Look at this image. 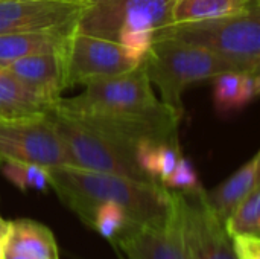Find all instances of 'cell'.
Returning <instances> with one entry per match:
<instances>
[{
	"label": "cell",
	"mask_w": 260,
	"mask_h": 259,
	"mask_svg": "<svg viewBox=\"0 0 260 259\" xmlns=\"http://www.w3.org/2000/svg\"><path fill=\"white\" fill-rule=\"evenodd\" d=\"M53 110L131 148L142 140L178 142L181 118L157 99L140 64L87 82L82 93L61 98Z\"/></svg>",
	"instance_id": "obj_1"
},
{
	"label": "cell",
	"mask_w": 260,
	"mask_h": 259,
	"mask_svg": "<svg viewBox=\"0 0 260 259\" xmlns=\"http://www.w3.org/2000/svg\"><path fill=\"white\" fill-rule=\"evenodd\" d=\"M47 172L50 188L85 224L101 203L122 206L137 226L165 218L171 208V189L157 182H139L70 165L47 168Z\"/></svg>",
	"instance_id": "obj_2"
},
{
	"label": "cell",
	"mask_w": 260,
	"mask_h": 259,
	"mask_svg": "<svg viewBox=\"0 0 260 259\" xmlns=\"http://www.w3.org/2000/svg\"><path fill=\"white\" fill-rule=\"evenodd\" d=\"M140 66L149 82L158 87L161 102L180 118L184 113L183 93L190 84L235 70L215 52L165 34L154 35Z\"/></svg>",
	"instance_id": "obj_3"
},
{
	"label": "cell",
	"mask_w": 260,
	"mask_h": 259,
	"mask_svg": "<svg viewBox=\"0 0 260 259\" xmlns=\"http://www.w3.org/2000/svg\"><path fill=\"white\" fill-rule=\"evenodd\" d=\"M260 5L250 9L209 21L171 24L155 34H165L187 43L200 44L239 72H259L260 69Z\"/></svg>",
	"instance_id": "obj_4"
},
{
	"label": "cell",
	"mask_w": 260,
	"mask_h": 259,
	"mask_svg": "<svg viewBox=\"0 0 260 259\" xmlns=\"http://www.w3.org/2000/svg\"><path fill=\"white\" fill-rule=\"evenodd\" d=\"M49 119L67 148L72 160L70 166L116 174L139 182H154L139 168L134 148L104 136L53 108Z\"/></svg>",
	"instance_id": "obj_5"
},
{
	"label": "cell",
	"mask_w": 260,
	"mask_h": 259,
	"mask_svg": "<svg viewBox=\"0 0 260 259\" xmlns=\"http://www.w3.org/2000/svg\"><path fill=\"white\" fill-rule=\"evenodd\" d=\"M175 0H96L82 9L75 31L116 41L129 29L155 32L169 26Z\"/></svg>",
	"instance_id": "obj_6"
},
{
	"label": "cell",
	"mask_w": 260,
	"mask_h": 259,
	"mask_svg": "<svg viewBox=\"0 0 260 259\" xmlns=\"http://www.w3.org/2000/svg\"><path fill=\"white\" fill-rule=\"evenodd\" d=\"M183 241L189 259H236L232 238L212 211L206 189L172 191Z\"/></svg>",
	"instance_id": "obj_7"
},
{
	"label": "cell",
	"mask_w": 260,
	"mask_h": 259,
	"mask_svg": "<svg viewBox=\"0 0 260 259\" xmlns=\"http://www.w3.org/2000/svg\"><path fill=\"white\" fill-rule=\"evenodd\" d=\"M14 160L44 168L72 165L49 114L40 118L0 119V162Z\"/></svg>",
	"instance_id": "obj_8"
},
{
	"label": "cell",
	"mask_w": 260,
	"mask_h": 259,
	"mask_svg": "<svg viewBox=\"0 0 260 259\" xmlns=\"http://www.w3.org/2000/svg\"><path fill=\"white\" fill-rule=\"evenodd\" d=\"M62 61L66 89L122 75L140 64L119 43L76 31L67 40L62 50Z\"/></svg>",
	"instance_id": "obj_9"
},
{
	"label": "cell",
	"mask_w": 260,
	"mask_h": 259,
	"mask_svg": "<svg viewBox=\"0 0 260 259\" xmlns=\"http://www.w3.org/2000/svg\"><path fill=\"white\" fill-rule=\"evenodd\" d=\"M114 246L129 259H189L172 195L165 218L126 231Z\"/></svg>",
	"instance_id": "obj_10"
},
{
	"label": "cell",
	"mask_w": 260,
	"mask_h": 259,
	"mask_svg": "<svg viewBox=\"0 0 260 259\" xmlns=\"http://www.w3.org/2000/svg\"><path fill=\"white\" fill-rule=\"evenodd\" d=\"M84 8L75 0H0V35L75 24Z\"/></svg>",
	"instance_id": "obj_11"
},
{
	"label": "cell",
	"mask_w": 260,
	"mask_h": 259,
	"mask_svg": "<svg viewBox=\"0 0 260 259\" xmlns=\"http://www.w3.org/2000/svg\"><path fill=\"white\" fill-rule=\"evenodd\" d=\"M3 66L53 107L66 90L62 52L29 55Z\"/></svg>",
	"instance_id": "obj_12"
},
{
	"label": "cell",
	"mask_w": 260,
	"mask_h": 259,
	"mask_svg": "<svg viewBox=\"0 0 260 259\" xmlns=\"http://www.w3.org/2000/svg\"><path fill=\"white\" fill-rule=\"evenodd\" d=\"M75 31V24H66L59 27H50L43 31L15 32L0 35V64L37 55L62 52L69 37Z\"/></svg>",
	"instance_id": "obj_13"
},
{
	"label": "cell",
	"mask_w": 260,
	"mask_h": 259,
	"mask_svg": "<svg viewBox=\"0 0 260 259\" xmlns=\"http://www.w3.org/2000/svg\"><path fill=\"white\" fill-rule=\"evenodd\" d=\"M260 153H256L245 165H242L236 172H233L225 182L212 191H206L207 202L224 224L233 209L256 188L259 186Z\"/></svg>",
	"instance_id": "obj_14"
},
{
	"label": "cell",
	"mask_w": 260,
	"mask_h": 259,
	"mask_svg": "<svg viewBox=\"0 0 260 259\" xmlns=\"http://www.w3.org/2000/svg\"><path fill=\"white\" fill-rule=\"evenodd\" d=\"M52 108V104L0 64V119L40 118L49 114Z\"/></svg>",
	"instance_id": "obj_15"
},
{
	"label": "cell",
	"mask_w": 260,
	"mask_h": 259,
	"mask_svg": "<svg viewBox=\"0 0 260 259\" xmlns=\"http://www.w3.org/2000/svg\"><path fill=\"white\" fill-rule=\"evenodd\" d=\"M3 249L35 259H59V249L53 232L35 220L8 221Z\"/></svg>",
	"instance_id": "obj_16"
},
{
	"label": "cell",
	"mask_w": 260,
	"mask_h": 259,
	"mask_svg": "<svg viewBox=\"0 0 260 259\" xmlns=\"http://www.w3.org/2000/svg\"><path fill=\"white\" fill-rule=\"evenodd\" d=\"M260 92L259 72L227 70L215 76L213 99L219 113H229L245 107Z\"/></svg>",
	"instance_id": "obj_17"
},
{
	"label": "cell",
	"mask_w": 260,
	"mask_h": 259,
	"mask_svg": "<svg viewBox=\"0 0 260 259\" xmlns=\"http://www.w3.org/2000/svg\"><path fill=\"white\" fill-rule=\"evenodd\" d=\"M259 0H175L171 11V24H189L218 20L241 14Z\"/></svg>",
	"instance_id": "obj_18"
},
{
	"label": "cell",
	"mask_w": 260,
	"mask_h": 259,
	"mask_svg": "<svg viewBox=\"0 0 260 259\" xmlns=\"http://www.w3.org/2000/svg\"><path fill=\"white\" fill-rule=\"evenodd\" d=\"M87 226L114 244L122 234L136 227L137 224L122 206L116 203H101L93 209Z\"/></svg>",
	"instance_id": "obj_19"
},
{
	"label": "cell",
	"mask_w": 260,
	"mask_h": 259,
	"mask_svg": "<svg viewBox=\"0 0 260 259\" xmlns=\"http://www.w3.org/2000/svg\"><path fill=\"white\" fill-rule=\"evenodd\" d=\"M224 227L230 238L241 235L260 237V185L233 209Z\"/></svg>",
	"instance_id": "obj_20"
},
{
	"label": "cell",
	"mask_w": 260,
	"mask_h": 259,
	"mask_svg": "<svg viewBox=\"0 0 260 259\" xmlns=\"http://www.w3.org/2000/svg\"><path fill=\"white\" fill-rule=\"evenodd\" d=\"M0 163H2L3 177L23 192L26 191L46 192L50 188L49 172L47 168L44 166L35 163H26V162H14V160H6Z\"/></svg>",
	"instance_id": "obj_21"
},
{
	"label": "cell",
	"mask_w": 260,
	"mask_h": 259,
	"mask_svg": "<svg viewBox=\"0 0 260 259\" xmlns=\"http://www.w3.org/2000/svg\"><path fill=\"white\" fill-rule=\"evenodd\" d=\"M163 186L172 191H193L201 188V183L190 160L181 156L174 172L163 182Z\"/></svg>",
	"instance_id": "obj_22"
},
{
	"label": "cell",
	"mask_w": 260,
	"mask_h": 259,
	"mask_svg": "<svg viewBox=\"0 0 260 259\" xmlns=\"http://www.w3.org/2000/svg\"><path fill=\"white\" fill-rule=\"evenodd\" d=\"M232 247L236 259H260V237H233Z\"/></svg>",
	"instance_id": "obj_23"
},
{
	"label": "cell",
	"mask_w": 260,
	"mask_h": 259,
	"mask_svg": "<svg viewBox=\"0 0 260 259\" xmlns=\"http://www.w3.org/2000/svg\"><path fill=\"white\" fill-rule=\"evenodd\" d=\"M0 259H35V258H32V256H26V255H21V253H17V252L9 250V249H2Z\"/></svg>",
	"instance_id": "obj_24"
},
{
	"label": "cell",
	"mask_w": 260,
	"mask_h": 259,
	"mask_svg": "<svg viewBox=\"0 0 260 259\" xmlns=\"http://www.w3.org/2000/svg\"><path fill=\"white\" fill-rule=\"evenodd\" d=\"M8 231V221L0 215V255H2V249H3V240Z\"/></svg>",
	"instance_id": "obj_25"
},
{
	"label": "cell",
	"mask_w": 260,
	"mask_h": 259,
	"mask_svg": "<svg viewBox=\"0 0 260 259\" xmlns=\"http://www.w3.org/2000/svg\"><path fill=\"white\" fill-rule=\"evenodd\" d=\"M75 2H81V3H85V5H88V3H91V2H96V0H75Z\"/></svg>",
	"instance_id": "obj_26"
}]
</instances>
